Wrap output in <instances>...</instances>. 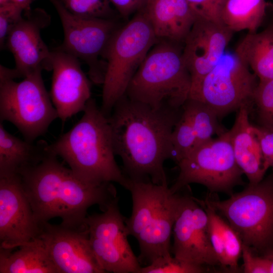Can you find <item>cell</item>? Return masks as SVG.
<instances>
[{
  "instance_id": "cell-32",
  "label": "cell",
  "mask_w": 273,
  "mask_h": 273,
  "mask_svg": "<svg viewBox=\"0 0 273 273\" xmlns=\"http://www.w3.org/2000/svg\"><path fill=\"white\" fill-rule=\"evenodd\" d=\"M198 18L217 23L221 21V12L225 0H186Z\"/></svg>"
},
{
  "instance_id": "cell-3",
  "label": "cell",
  "mask_w": 273,
  "mask_h": 273,
  "mask_svg": "<svg viewBox=\"0 0 273 273\" xmlns=\"http://www.w3.org/2000/svg\"><path fill=\"white\" fill-rule=\"evenodd\" d=\"M83 112L72 128L49 145V150L81 180L95 184L115 182L128 190L129 179L116 162L108 117L92 98Z\"/></svg>"
},
{
  "instance_id": "cell-20",
  "label": "cell",
  "mask_w": 273,
  "mask_h": 273,
  "mask_svg": "<svg viewBox=\"0 0 273 273\" xmlns=\"http://www.w3.org/2000/svg\"><path fill=\"white\" fill-rule=\"evenodd\" d=\"M144 9L158 39L183 45L198 18L186 0H148Z\"/></svg>"
},
{
  "instance_id": "cell-37",
  "label": "cell",
  "mask_w": 273,
  "mask_h": 273,
  "mask_svg": "<svg viewBox=\"0 0 273 273\" xmlns=\"http://www.w3.org/2000/svg\"><path fill=\"white\" fill-rule=\"evenodd\" d=\"M33 0H11V2L19 5L23 7L25 11L30 10V4Z\"/></svg>"
},
{
  "instance_id": "cell-33",
  "label": "cell",
  "mask_w": 273,
  "mask_h": 273,
  "mask_svg": "<svg viewBox=\"0 0 273 273\" xmlns=\"http://www.w3.org/2000/svg\"><path fill=\"white\" fill-rule=\"evenodd\" d=\"M243 271L245 273H269L268 265L263 256L254 254L252 250L242 243V254Z\"/></svg>"
},
{
  "instance_id": "cell-29",
  "label": "cell",
  "mask_w": 273,
  "mask_h": 273,
  "mask_svg": "<svg viewBox=\"0 0 273 273\" xmlns=\"http://www.w3.org/2000/svg\"><path fill=\"white\" fill-rule=\"evenodd\" d=\"M253 103L256 106L260 127L273 131V79L259 81Z\"/></svg>"
},
{
  "instance_id": "cell-15",
  "label": "cell",
  "mask_w": 273,
  "mask_h": 273,
  "mask_svg": "<svg viewBox=\"0 0 273 273\" xmlns=\"http://www.w3.org/2000/svg\"><path fill=\"white\" fill-rule=\"evenodd\" d=\"M40 232L20 175H0V248L19 247Z\"/></svg>"
},
{
  "instance_id": "cell-34",
  "label": "cell",
  "mask_w": 273,
  "mask_h": 273,
  "mask_svg": "<svg viewBox=\"0 0 273 273\" xmlns=\"http://www.w3.org/2000/svg\"><path fill=\"white\" fill-rule=\"evenodd\" d=\"M254 127L259 138L265 167L267 170L269 167H273V131L260 127Z\"/></svg>"
},
{
  "instance_id": "cell-1",
  "label": "cell",
  "mask_w": 273,
  "mask_h": 273,
  "mask_svg": "<svg viewBox=\"0 0 273 273\" xmlns=\"http://www.w3.org/2000/svg\"><path fill=\"white\" fill-rule=\"evenodd\" d=\"M183 110L154 108L126 94L116 102L108 119L115 154L128 179L168 186L164 163L172 159L171 134Z\"/></svg>"
},
{
  "instance_id": "cell-9",
  "label": "cell",
  "mask_w": 273,
  "mask_h": 273,
  "mask_svg": "<svg viewBox=\"0 0 273 273\" xmlns=\"http://www.w3.org/2000/svg\"><path fill=\"white\" fill-rule=\"evenodd\" d=\"M177 164L179 174L169 188L173 193L192 183L211 192H228L243 182V172L236 162L229 130L195 147Z\"/></svg>"
},
{
  "instance_id": "cell-23",
  "label": "cell",
  "mask_w": 273,
  "mask_h": 273,
  "mask_svg": "<svg viewBox=\"0 0 273 273\" xmlns=\"http://www.w3.org/2000/svg\"><path fill=\"white\" fill-rule=\"evenodd\" d=\"M18 248H0V273H59L39 239Z\"/></svg>"
},
{
  "instance_id": "cell-27",
  "label": "cell",
  "mask_w": 273,
  "mask_h": 273,
  "mask_svg": "<svg viewBox=\"0 0 273 273\" xmlns=\"http://www.w3.org/2000/svg\"><path fill=\"white\" fill-rule=\"evenodd\" d=\"M171 141V159L176 163L187 156L196 146L195 134L189 116L184 109L173 128Z\"/></svg>"
},
{
  "instance_id": "cell-18",
  "label": "cell",
  "mask_w": 273,
  "mask_h": 273,
  "mask_svg": "<svg viewBox=\"0 0 273 273\" xmlns=\"http://www.w3.org/2000/svg\"><path fill=\"white\" fill-rule=\"evenodd\" d=\"M50 96L62 122L83 111L91 98L90 83L79 60L60 48L52 51Z\"/></svg>"
},
{
  "instance_id": "cell-13",
  "label": "cell",
  "mask_w": 273,
  "mask_h": 273,
  "mask_svg": "<svg viewBox=\"0 0 273 273\" xmlns=\"http://www.w3.org/2000/svg\"><path fill=\"white\" fill-rule=\"evenodd\" d=\"M173 234L175 257L199 266L220 265L210 239L207 214L195 197L179 195Z\"/></svg>"
},
{
  "instance_id": "cell-31",
  "label": "cell",
  "mask_w": 273,
  "mask_h": 273,
  "mask_svg": "<svg viewBox=\"0 0 273 273\" xmlns=\"http://www.w3.org/2000/svg\"><path fill=\"white\" fill-rule=\"evenodd\" d=\"M24 9L12 2L0 5V46L6 44L8 34L23 17Z\"/></svg>"
},
{
  "instance_id": "cell-12",
  "label": "cell",
  "mask_w": 273,
  "mask_h": 273,
  "mask_svg": "<svg viewBox=\"0 0 273 273\" xmlns=\"http://www.w3.org/2000/svg\"><path fill=\"white\" fill-rule=\"evenodd\" d=\"M117 197L101 213L87 215L86 224L90 244L106 272L141 273L142 266L127 240L125 217Z\"/></svg>"
},
{
  "instance_id": "cell-17",
  "label": "cell",
  "mask_w": 273,
  "mask_h": 273,
  "mask_svg": "<svg viewBox=\"0 0 273 273\" xmlns=\"http://www.w3.org/2000/svg\"><path fill=\"white\" fill-rule=\"evenodd\" d=\"M233 32L223 23L201 18L196 20L183 49V59L192 79L190 98L226 52Z\"/></svg>"
},
{
  "instance_id": "cell-35",
  "label": "cell",
  "mask_w": 273,
  "mask_h": 273,
  "mask_svg": "<svg viewBox=\"0 0 273 273\" xmlns=\"http://www.w3.org/2000/svg\"><path fill=\"white\" fill-rule=\"evenodd\" d=\"M118 14L126 18L143 8L146 5L143 0H109Z\"/></svg>"
},
{
  "instance_id": "cell-6",
  "label": "cell",
  "mask_w": 273,
  "mask_h": 273,
  "mask_svg": "<svg viewBox=\"0 0 273 273\" xmlns=\"http://www.w3.org/2000/svg\"><path fill=\"white\" fill-rule=\"evenodd\" d=\"M158 40L144 7L114 32L103 56L106 70L100 109L107 117Z\"/></svg>"
},
{
  "instance_id": "cell-10",
  "label": "cell",
  "mask_w": 273,
  "mask_h": 273,
  "mask_svg": "<svg viewBox=\"0 0 273 273\" xmlns=\"http://www.w3.org/2000/svg\"><path fill=\"white\" fill-rule=\"evenodd\" d=\"M257 77L235 51H226L190 98L206 103L221 118L242 106H251Z\"/></svg>"
},
{
  "instance_id": "cell-26",
  "label": "cell",
  "mask_w": 273,
  "mask_h": 273,
  "mask_svg": "<svg viewBox=\"0 0 273 273\" xmlns=\"http://www.w3.org/2000/svg\"><path fill=\"white\" fill-rule=\"evenodd\" d=\"M183 107L195 134V147L209 141L213 135L219 136L228 130L219 123L215 111L203 102L189 98Z\"/></svg>"
},
{
  "instance_id": "cell-22",
  "label": "cell",
  "mask_w": 273,
  "mask_h": 273,
  "mask_svg": "<svg viewBox=\"0 0 273 273\" xmlns=\"http://www.w3.org/2000/svg\"><path fill=\"white\" fill-rule=\"evenodd\" d=\"M196 200L207 214L210 239L220 265L237 271L242 248L239 236L229 222L218 214L206 199L196 198Z\"/></svg>"
},
{
  "instance_id": "cell-36",
  "label": "cell",
  "mask_w": 273,
  "mask_h": 273,
  "mask_svg": "<svg viewBox=\"0 0 273 273\" xmlns=\"http://www.w3.org/2000/svg\"><path fill=\"white\" fill-rule=\"evenodd\" d=\"M262 256L266 260L269 273H273V251L269 252Z\"/></svg>"
},
{
  "instance_id": "cell-38",
  "label": "cell",
  "mask_w": 273,
  "mask_h": 273,
  "mask_svg": "<svg viewBox=\"0 0 273 273\" xmlns=\"http://www.w3.org/2000/svg\"><path fill=\"white\" fill-rule=\"evenodd\" d=\"M10 2H11V0H0V5H4Z\"/></svg>"
},
{
  "instance_id": "cell-11",
  "label": "cell",
  "mask_w": 273,
  "mask_h": 273,
  "mask_svg": "<svg viewBox=\"0 0 273 273\" xmlns=\"http://www.w3.org/2000/svg\"><path fill=\"white\" fill-rule=\"evenodd\" d=\"M50 1L63 29L64 40L60 48L84 62L90 80L102 85L106 70L104 54L111 36L120 26L116 19L79 17L69 12L59 0Z\"/></svg>"
},
{
  "instance_id": "cell-7",
  "label": "cell",
  "mask_w": 273,
  "mask_h": 273,
  "mask_svg": "<svg viewBox=\"0 0 273 273\" xmlns=\"http://www.w3.org/2000/svg\"><path fill=\"white\" fill-rule=\"evenodd\" d=\"M206 199L227 219L242 243L261 255L273 251V179L249 183L225 200Z\"/></svg>"
},
{
  "instance_id": "cell-24",
  "label": "cell",
  "mask_w": 273,
  "mask_h": 273,
  "mask_svg": "<svg viewBox=\"0 0 273 273\" xmlns=\"http://www.w3.org/2000/svg\"><path fill=\"white\" fill-rule=\"evenodd\" d=\"M235 52L259 81L273 79V23L260 32H248Z\"/></svg>"
},
{
  "instance_id": "cell-2",
  "label": "cell",
  "mask_w": 273,
  "mask_h": 273,
  "mask_svg": "<svg viewBox=\"0 0 273 273\" xmlns=\"http://www.w3.org/2000/svg\"><path fill=\"white\" fill-rule=\"evenodd\" d=\"M20 175L40 224L58 217L64 225H82L88 208L98 205L104 211L117 197L112 183L95 184L81 180L50 150L38 163L24 169Z\"/></svg>"
},
{
  "instance_id": "cell-30",
  "label": "cell",
  "mask_w": 273,
  "mask_h": 273,
  "mask_svg": "<svg viewBox=\"0 0 273 273\" xmlns=\"http://www.w3.org/2000/svg\"><path fill=\"white\" fill-rule=\"evenodd\" d=\"M205 271V266L193 264L170 255L159 257L142 266L141 273H200Z\"/></svg>"
},
{
  "instance_id": "cell-28",
  "label": "cell",
  "mask_w": 273,
  "mask_h": 273,
  "mask_svg": "<svg viewBox=\"0 0 273 273\" xmlns=\"http://www.w3.org/2000/svg\"><path fill=\"white\" fill-rule=\"evenodd\" d=\"M71 14L81 17L116 19L109 0H59Z\"/></svg>"
},
{
  "instance_id": "cell-8",
  "label": "cell",
  "mask_w": 273,
  "mask_h": 273,
  "mask_svg": "<svg viewBox=\"0 0 273 273\" xmlns=\"http://www.w3.org/2000/svg\"><path fill=\"white\" fill-rule=\"evenodd\" d=\"M41 72L31 73L20 82L0 75V121L12 123L29 142L46 133L58 118Z\"/></svg>"
},
{
  "instance_id": "cell-14",
  "label": "cell",
  "mask_w": 273,
  "mask_h": 273,
  "mask_svg": "<svg viewBox=\"0 0 273 273\" xmlns=\"http://www.w3.org/2000/svg\"><path fill=\"white\" fill-rule=\"evenodd\" d=\"M59 273H105L92 249L86 224H40L38 237Z\"/></svg>"
},
{
  "instance_id": "cell-16",
  "label": "cell",
  "mask_w": 273,
  "mask_h": 273,
  "mask_svg": "<svg viewBox=\"0 0 273 273\" xmlns=\"http://www.w3.org/2000/svg\"><path fill=\"white\" fill-rule=\"evenodd\" d=\"M25 12L26 16L11 29L5 44L15 62V68L8 69L13 79L24 78L37 71H52V51L40 35L41 29L48 25L50 18L40 9Z\"/></svg>"
},
{
  "instance_id": "cell-21",
  "label": "cell",
  "mask_w": 273,
  "mask_h": 273,
  "mask_svg": "<svg viewBox=\"0 0 273 273\" xmlns=\"http://www.w3.org/2000/svg\"><path fill=\"white\" fill-rule=\"evenodd\" d=\"M43 140L36 143L22 140L10 133L0 121V175L20 174L38 163L48 153Z\"/></svg>"
},
{
  "instance_id": "cell-39",
  "label": "cell",
  "mask_w": 273,
  "mask_h": 273,
  "mask_svg": "<svg viewBox=\"0 0 273 273\" xmlns=\"http://www.w3.org/2000/svg\"><path fill=\"white\" fill-rule=\"evenodd\" d=\"M143 1L144 2H145V3L146 4V3H147V2L148 0H143Z\"/></svg>"
},
{
  "instance_id": "cell-19",
  "label": "cell",
  "mask_w": 273,
  "mask_h": 273,
  "mask_svg": "<svg viewBox=\"0 0 273 273\" xmlns=\"http://www.w3.org/2000/svg\"><path fill=\"white\" fill-rule=\"evenodd\" d=\"M241 107L229 130L236 162L250 184L260 181L267 170L259 138L249 121V108Z\"/></svg>"
},
{
  "instance_id": "cell-5",
  "label": "cell",
  "mask_w": 273,
  "mask_h": 273,
  "mask_svg": "<svg viewBox=\"0 0 273 273\" xmlns=\"http://www.w3.org/2000/svg\"><path fill=\"white\" fill-rule=\"evenodd\" d=\"M183 49V44L159 39L131 79L126 96L154 108L182 107L190 98L192 87Z\"/></svg>"
},
{
  "instance_id": "cell-4",
  "label": "cell",
  "mask_w": 273,
  "mask_h": 273,
  "mask_svg": "<svg viewBox=\"0 0 273 273\" xmlns=\"http://www.w3.org/2000/svg\"><path fill=\"white\" fill-rule=\"evenodd\" d=\"M128 190L132 198V211L125 217L128 236H133L140 247L142 266L157 258L171 255L170 240L179 195L168 186L129 179Z\"/></svg>"
},
{
  "instance_id": "cell-25",
  "label": "cell",
  "mask_w": 273,
  "mask_h": 273,
  "mask_svg": "<svg viewBox=\"0 0 273 273\" xmlns=\"http://www.w3.org/2000/svg\"><path fill=\"white\" fill-rule=\"evenodd\" d=\"M267 7L265 0H225L221 21L233 32H255L263 21Z\"/></svg>"
}]
</instances>
